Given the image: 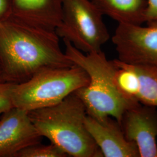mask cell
Instances as JSON below:
<instances>
[{
    "label": "cell",
    "mask_w": 157,
    "mask_h": 157,
    "mask_svg": "<svg viewBox=\"0 0 157 157\" xmlns=\"http://www.w3.org/2000/svg\"><path fill=\"white\" fill-rule=\"evenodd\" d=\"M75 64L63 52L56 30L10 16L0 21V76L15 84L40 71Z\"/></svg>",
    "instance_id": "cell-1"
},
{
    "label": "cell",
    "mask_w": 157,
    "mask_h": 157,
    "mask_svg": "<svg viewBox=\"0 0 157 157\" xmlns=\"http://www.w3.org/2000/svg\"><path fill=\"white\" fill-rule=\"evenodd\" d=\"M28 113L40 135L69 157H103L86 127V107L74 93L57 104Z\"/></svg>",
    "instance_id": "cell-2"
},
{
    "label": "cell",
    "mask_w": 157,
    "mask_h": 157,
    "mask_svg": "<svg viewBox=\"0 0 157 157\" xmlns=\"http://www.w3.org/2000/svg\"><path fill=\"white\" fill-rule=\"evenodd\" d=\"M67 58L82 67L89 78L87 86L74 93L84 104L88 115L97 119L110 117L120 124L128 109L138 102L130 101L118 90L114 80L116 66L102 50L84 53L69 41L63 40Z\"/></svg>",
    "instance_id": "cell-3"
},
{
    "label": "cell",
    "mask_w": 157,
    "mask_h": 157,
    "mask_svg": "<svg viewBox=\"0 0 157 157\" xmlns=\"http://www.w3.org/2000/svg\"><path fill=\"white\" fill-rule=\"evenodd\" d=\"M89 83L88 75L76 65L46 69L24 82L15 84L12 90V104L26 111L50 107Z\"/></svg>",
    "instance_id": "cell-4"
},
{
    "label": "cell",
    "mask_w": 157,
    "mask_h": 157,
    "mask_svg": "<svg viewBox=\"0 0 157 157\" xmlns=\"http://www.w3.org/2000/svg\"><path fill=\"white\" fill-rule=\"evenodd\" d=\"M103 16L92 1L63 0L56 34L84 53L100 51L110 37Z\"/></svg>",
    "instance_id": "cell-5"
},
{
    "label": "cell",
    "mask_w": 157,
    "mask_h": 157,
    "mask_svg": "<svg viewBox=\"0 0 157 157\" xmlns=\"http://www.w3.org/2000/svg\"><path fill=\"white\" fill-rule=\"evenodd\" d=\"M146 23V26L118 23L112 41L119 61L157 67V21Z\"/></svg>",
    "instance_id": "cell-6"
},
{
    "label": "cell",
    "mask_w": 157,
    "mask_h": 157,
    "mask_svg": "<svg viewBox=\"0 0 157 157\" xmlns=\"http://www.w3.org/2000/svg\"><path fill=\"white\" fill-rule=\"evenodd\" d=\"M120 124L140 157H157V108L139 102L124 112Z\"/></svg>",
    "instance_id": "cell-7"
},
{
    "label": "cell",
    "mask_w": 157,
    "mask_h": 157,
    "mask_svg": "<svg viewBox=\"0 0 157 157\" xmlns=\"http://www.w3.org/2000/svg\"><path fill=\"white\" fill-rule=\"evenodd\" d=\"M42 137L28 111L13 107L0 119V157H17L24 149L40 143Z\"/></svg>",
    "instance_id": "cell-8"
},
{
    "label": "cell",
    "mask_w": 157,
    "mask_h": 157,
    "mask_svg": "<svg viewBox=\"0 0 157 157\" xmlns=\"http://www.w3.org/2000/svg\"><path fill=\"white\" fill-rule=\"evenodd\" d=\"M85 125L103 157H140L134 143L124 136L121 124L108 117L97 119L87 115Z\"/></svg>",
    "instance_id": "cell-9"
},
{
    "label": "cell",
    "mask_w": 157,
    "mask_h": 157,
    "mask_svg": "<svg viewBox=\"0 0 157 157\" xmlns=\"http://www.w3.org/2000/svg\"><path fill=\"white\" fill-rule=\"evenodd\" d=\"M63 0H11V16L56 30L62 19Z\"/></svg>",
    "instance_id": "cell-10"
},
{
    "label": "cell",
    "mask_w": 157,
    "mask_h": 157,
    "mask_svg": "<svg viewBox=\"0 0 157 157\" xmlns=\"http://www.w3.org/2000/svg\"><path fill=\"white\" fill-rule=\"evenodd\" d=\"M103 15L118 23L143 25L146 23L147 0H91Z\"/></svg>",
    "instance_id": "cell-11"
},
{
    "label": "cell",
    "mask_w": 157,
    "mask_h": 157,
    "mask_svg": "<svg viewBox=\"0 0 157 157\" xmlns=\"http://www.w3.org/2000/svg\"><path fill=\"white\" fill-rule=\"evenodd\" d=\"M133 67L139 80L137 100L141 104L157 108V67L141 65H133Z\"/></svg>",
    "instance_id": "cell-12"
},
{
    "label": "cell",
    "mask_w": 157,
    "mask_h": 157,
    "mask_svg": "<svg viewBox=\"0 0 157 157\" xmlns=\"http://www.w3.org/2000/svg\"><path fill=\"white\" fill-rule=\"evenodd\" d=\"M67 154L56 145H42L41 143L30 146L20 152L17 157H67Z\"/></svg>",
    "instance_id": "cell-13"
},
{
    "label": "cell",
    "mask_w": 157,
    "mask_h": 157,
    "mask_svg": "<svg viewBox=\"0 0 157 157\" xmlns=\"http://www.w3.org/2000/svg\"><path fill=\"white\" fill-rule=\"evenodd\" d=\"M15 84L6 81L0 76V115H2L13 107L11 93Z\"/></svg>",
    "instance_id": "cell-14"
},
{
    "label": "cell",
    "mask_w": 157,
    "mask_h": 157,
    "mask_svg": "<svg viewBox=\"0 0 157 157\" xmlns=\"http://www.w3.org/2000/svg\"><path fill=\"white\" fill-rule=\"evenodd\" d=\"M148 9L146 15V23L157 21V0H147Z\"/></svg>",
    "instance_id": "cell-15"
},
{
    "label": "cell",
    "mask_w": 157,
    "mask_h": 157,
    "mask_svg": "<svg viewBox=\"0 0 157 157\" xmlns=\"http://www.w3.org/2000/svg\"><path fill=\"white\" fill-rule=\"evenodd\" d=\"M11 15V0H0V21Z\"/></svg>",
    "instance_id": "cell-16"
}]
</instances>
